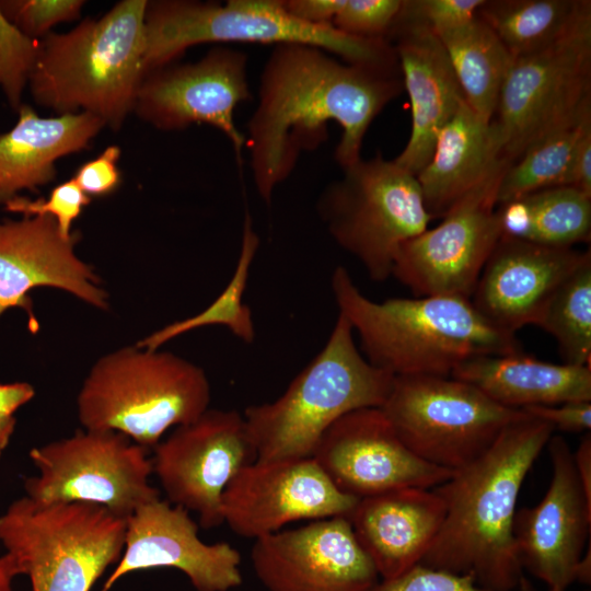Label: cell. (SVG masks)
I'll list each match as a JSON object with an SVG mask.
<instances>
[{"instance_id": "10", "label": "cell", "mask_w": 591, "mask_h": 591, "mask_svg": "<svg viewBox=\"0 0 591 591\" xmlns=\"http://www.w3.org/2000/svg\"><path fill=\"white\" fill-rule=\"evenodd\" d=\"M591 111V1L549 46L514 58L493 123L510 164Z\"/></svg>"}, {"instance_id": "32", "label": "cell", "mask_w": 591, "mask_h": 591, "mask_svg": "<svg viewBox=\"0 0 591 591\" xmlns=\"http://www.w3.org/2000/svg\"><path fill=\"white\" fill-rule=\"evenodd\" d=\"M536 325L556 339L565 363L591 366V257L556 289Z\"/></svg>"}, {"instance_id": "37", "label": "cell", "mask_w": 591, "mask_h": 591, "mask_svg": "<svg viewBox=\"0 0 591 591\" xmlns=\"http://www.w3.org/2000/svg\"><path fill=\"white\" fill-rule=\"evenodd\" d=\"M90 202L91 198L70 178L54 187L47 200L43 198L30 200L18 196L9 201L5 208L12 212L23 213V216H50L58 223L61 233L68 237L72 234L73 221Z\"/></svg>"}, {"instance_id": "40", "label": "cell", "mask_w": 591, "mask_h": 591, "mask_svg": "<svg viewBox=\"0 0 591 591\" xmlns=\"http://www.w3.org/2000/svg\"><path fill=\"white\" fill-rule=\"evenodd\" d=\"M120 154L118 146L106 147L96 158L83 163L71 177L72 181L90 198L111 195L121 182L118 167Z\"/></svg>"}, {"instance_id": "30", "label": "cell", "mask_w": 591, "mask_h": 591, "mask_svg": "<svg viewBox=\"0 0 591 591\" xmlns=\"http://www.w3.org/2000/svg\"><path fill=\"white\" fill-rule=\"evenodd\" d=\"M259 237L254 230L252 217L246 213L243 222L241 248L235 270L219 297L201 312L185 320L173 322L139 340L136 346L159 349L162 345L190 331L212 325L227 327L236 338L251 344L255 338V326L251 309L244 304L252 264L259 247Z\"/></svg>"}, {"instance_id": "25", "label": "cell", "mask_w": 591, "mask_h": 591, "mask_svg": "<svg viewBox=\"0 0 591 591\" xmlns=\"http://www.w3.org/2000/svg\"><path fill=\"white\" fill-rule=\"evenodd\" d=\"M18 120L0 134V204L54 181L58 159L86 149L105 127L89 113L42 117L22 104Z\"/></svg>"}, {"instance_id": "33", "label": "cell", "mask_w": 591, "mask_h": 591, "mask_svg": "<svg viewBox=\"0 0 591 591\" xmlns=\"http://www.w3.org/2000/svg\"><path fill=\"white\" fill-rule=\"evenodd\" d=\"M531 216L529 242L573 247L591 236V197L571 186H556L522 196Z\"/></svg>"}, {"instance_id": "5", "label": "cell", "mask_w": 591, "mask_h": 591, "mask_svg": "<svg viewBox=\"0 0 591 591\" xmlns=\"http://www.w3.org/2000/svg\"><path fill=\"white\" fill-rule=\"evenodd\" d=\"M144 74L174 62L188 48L207 43L303 44L320 47L339 59L384 69L399 67L386 38L346 34L333 25L305 23L283 0L148 1L143 21Z\"/></svg>"}, {"instance_id": "29", "label": "cell", "mask_w": 591, "mask_h": 591, "mask_svg": "<svg viewBox=\"0 0 591 591\" xmlns=\"http://www.w3.org/2000/svg\"><path fill=\"white\" fill-rule=\"evenodd\" d=\"M587 0H484L477 15L513 58L538 51L573 23Z\"/></svg>"}, {"instance_id": "28", "label": "cell", "mask_w": 591, "mask_h": 591, "mask_svg": "<svg viewBox=\"0 0 591 591\" xmlns=\"http://www.w3.org/2000/svg\"><path fill=\"white\" fill-rule=\"evenodd\" d=\"M450 59L466 104L491 121L514 58L478 16L437 35Z\"/></svg>"}, {"instance_id": "46", "label": "cell", "mask_w": 591, "mask_h": 591, "mask_svg": "<svg viewBox=\"0 0 591 591\" xmlns=\"http://www.w3.org/2000/svg\"><path fill=\"white\" fill-rule=\"evenodd\" d=\"M20 576L12 557L4 553L0 556V591H13V581Z\"/></svg>"}, {"instance_id": "24", "label": "cell", "mask_w": 591, "mask_h": 591, "mask_svg": "<svg viewBox=\"0 0 591 591\" xmlns=\"http://www.w3.org/2000/svg\"><path fill=\"white\" fill-rule=\"evenodd\" d=\"M444 515L433 489L402 488L359 499L348 519L380 579L386 580L420 564Z\"/></svg>"}, {"instance_id": "7", "label": "cell", "mask_w": 591, "mask_h": 591, "mask_svg": "<svg viewBox=\"0 0 591 591\" xmlns=\"http://www.w3.org/2000/svg\"><path fill=\"white\" fill-rule=\"evenodd\" d=\"M210 398L200 367L173 352L135 345L95 361L77 407L83 429L117 431L149 450L169 429L202 415Z\"/></svg>"}, {"instance_id": "34", "label": "cell", "mask_w": 591, "mask_h": 591, "mask_svg": "<svg viewBox=\"0 0 591 591\" xmlns=\"http://www.w3.org/2000/svg\"><path fill=\"white\" fill-rule=\"evenodd\" d=\"M39 53V40L16 28L0 10V90L10 107L20 108Z\"/></svg>"}, {"instance_id": "20", "label": "cell", "mask_w": 591, "mask_h": 591, "mask_svg": "<svg viewBox=\"0 0 591 591\" xmlns=\"http://www.w3.org/2000/svg\"><path fill=\"white\" fill-rule=\"evenodd\" d=\"M123 554L101 591L123 576L152 568L182 571L197 591H229L241 586V555L225 542L208 544L188 510L154 499L126 519Z\"/></svg>"}, {"instance_id": "39", "label": "cell", "mask_w": 591, "mask_h": 591, "mask_svg": "<svg viewBox=\"0 0 591 591\" xmlns=\"http://www.w3.org/2000/svg\"><path fill=\"white\" fill-rule=\"evenodd\" d=\"M483 3L484 0H403L398 15L439 35L473 20Z\"/></svg>"}, {"instance_id": "38", "label": "cell", "mask_w": 591, "mask_h": 591, "mask_svg": "<svg viewBox=\"0 0 591 591\" xmlns=\"http://www.w3.org/2000/svg\"><path fill=\"white\" fill-rule=\"evenodd\" d=\"M370 591H490L477 584L466 575H457L424 565H416L404 573L392 578L380 579ZM515 591H536L528 582Z\"/></svg>"}, {"instance_id": "41", "label": "cell", "mask_w": 591, "mask_h": 591, "mask_svg": "<svg viewBox=\"0 0 591 591\" xmlns=\"http://www.w3.org/2000/svg\"><path fill=\"white\" fill-rule=\"evenodd\" d=\"M529 416L543 420L554 430L589 432L591 429V402H568L553 406H531L521 409Z\"/></svg>"}, {"instance_id": "6", "label": "cell", "mask_w": 591, "mask_h": 591, "mask_svg": "<svg viewBox=\"0 0 591 591\" xmlns=\"http://www.w3.org/2000/svg\"><path fill=\"white\" fill-rule=\"evenodd\" d=\"M393 380L359 351L351 325L338 313L323 349L286 391L244 410L256 460L311 457L339 418L360 408L381 407Z\"/></svg>"}, {"instance_id": "43", "label": "cell", "mask_w": 591, "mask_h": 591, "mask_svg": "<svg viewBox=\"0 0 591 591\" xmlns=\"http://www.w3.org/2000/svg\"><path fill=\"white\" fill-rule=\"evenodd\" d=\"M569 186L591 197V129L583 135L575 152Z\"/></svg>"}, {"instance_id": "8", "label": "cell", "mask_w": 591, "mask_h": 591, "mask_svg": "<svg viewBox=\"0 0 591 591\" xmlns=\"http://www.w3.org/2000/svg\"><path fill=\"white\" fill-rule=\"evenodd\" d=\"M126 525L100 505L23 496L0 514V543L32 591H90L118 563Z\"/></svg>"}, {"instance_id": "1", "label": "cell", "mask_w": 591, "mask_h": 591, "mask_svg": "<svg viewBox=\"0 0 591 591\" xmlns=\"http://www.w3.org/2000/svg\"><path fill=\"white\" fill-rule=\"evenodd\" d=\"M403 89L401 69L346 62L311 45L274 46L244 134L259 198L270 205L302 153L327 140L328 123L343 130L335 150L338 165L360 160L371 123Z\"/></svg>"}, {"instance_id": "42", "label": "cell", "mask_w": 591, "mask_h": 591, "mask_svg": "<svg viewBox=\"0 0 591 591\" xmlns=\"http://www.w3.org/2000/svg\"><path fill=\"white\" fill-rule=\"evenodd\" d=\"M289 13L313 25H332L344 0H283Z\"/></svg>"}, {"instance_id": "22", "label": "cell", "mask_w": 591, "mask_h": 591, "mask_svg": "<svg viewBox=\"0 0 591 591\" xmlns=\"http://www.w3.org/2000/svg\"><path fill=\"white\" fill-rule=\"evenodd\" d=\"M591 252L500 237L470 298L493 325L515 334L536 325L556 289Z\"/></svg>"}, {"instance_id": "3", "label": "cell", "mask_w": 591, "mask_h": 591, "mask_svg": "<svg viewBox=\"0 0 591 591\" xmlns=\"http://www.w3.org/2000/svg\"><path fill=\"white\" fill-rule=\"evenodd\" d=\"M331 287L338 313L359 336L364 358L393 376H450L472 358L522 352L517 335L489 323L468 298L376 302L359 290L343 266L334 270Z\"/></svg>"}, {"instance_id": "23", "label": "cell", "mask_w": 591, "mask_h": 591, "mask_svg": "<svg viewBox=\"0 0 591 591\" xmlns=\"http://www.w3.org/2000/svg\"><path fill=\"white\" fill-rule=\"evenodd\" d=\"M386 39L395 48L412 106V130L394 161L415 176L431 158L442 127L466 103L440 38L427 26L396 16Z\"/></svg>"}, {"instance_id": "45", "label": "cell", "mask_w": 591, "mask_h": 591, "mask_svg": "<svg viewBox=\"0 0 591 591\" xmlns=\"http://www.w3.org/2000/svg\"><path fill=\"white\" fill-rule=\"evenodd\" d=\"M577 475L582 486L584 496L591 502V434L588 432L580 441L579 447L572 453Z\"/></svg>"}, {"instance_id": "11", "label": "cell", "mask_w": 591, "mask_h": 591, "mask_svg": "<svg viewBox=\"0 0 591 591\" xmlns=\"http://www.w3.org/2000/svg\"><path fill=\"white\" fill-rule=\"evenodd\" d=\"M419 459L457 471L480 456L501 431L526 414L505 407L452 376H394L380 407Z\"/></svg>"}, {"instance_id": "49", "label": "cell", "mask_w": 591, "mask_h": 591, "mask_svg": "<svg viewBox=\"0 0 591 591\" xmlns=\"http://www.w3.org/2000/svg\"><path fill=\"white\" fill-rule=\"evenodd\" d=\"M548 591H565V590H560V589H548Z\"/></svg>"}, {"instance_id": "19", "label": "cell", "mask_w": 591, "mask_h": 591, "mask_svg": "<svg viewBox=\"0 0 591 591\" xmlns=\"http://www.w3.org/2000/svg\"><path fill=\"white\" fill-rule=\"evenodd\" d=\"M552 478L543 499L517 510L513 536L523 569L565 590L576 581L591 524V502L584 496L566 440L552 436L547 444Z\"/></svg>"}, {"instance_id": "17", "label": "cell", "mask_w": 591, "mask_h": 591, "mask_svg": "<svg viewBox=\"0 0 591 591\" xmlns=\"http://www.w3.org/2000/svg\"><path fill=\"white\" fill-rule=\"evenodd\" d=\"M312 457L339 491L357 499L402 488L432 489L453 474L414 454L380 407L339 418Z\"/></svg>"}, {"instance_id": "13", "label": "cell", "mask_w": 591, "mask_h": 591, "mask_svg": "<svg viewBox=\"0 0 591 591\" xmlns=\"http://www.w3.org/2000/svg\"><path fill=\"white\" fill-rule=\"evenodd\" d=\"M510 163L501 159L434 228L406 241L392 275L417 297L471 298L479 275L501 237L497 193Z\"/></svg>"}, {"instance_id": "48", "label": "cell", "mask_w": 591, "mask_h": 591, "mask_svg": "<svg viewBox=\"0 0 591 591\" xmlns=\"http://www.w3.org/2000/svg\"><path fill=\"white\" fill-rule=\"evenodd\" d=\"M15 428V418H9L3 421H0V454L10 442V439L14 432Z\"/></svg>"}, {"instance_id": "50", "label": "cell", "mask_w": 591, "mask_h": 591, "mask_svg": "<svg viewBox=\"0 0 591 591\" xmlns=\"http://www.w3.org/2000/svg\"><path fill=\"white\" fill-rule=\"evenodd\" d=\"M1 455H2V454H0V456H1Z\"/></svg>"}, {"instance_id": "9", "label": "cell", "mask_w": 591, "mask_h": 591, "mask_svg": "<svg viewBox=\"0 0 591 591\" xmlns=\"http://www.w3.org/2000/svg\"><path fill=\"white\" fill-rule=\"evenodd\" d=\"M316 209L332 239L374 281L392 275L402 244L431 220L417 177L381 154L343 169L322 190Z\"/></svg>"}, {"instance_id": "12", "label": "cell", "mask_w": 591, "mask_h": 591, "mask_svg": "<svg viewBox=\"0 0 591 591\" xmlns=\"http://www.w3.org/2000/svg\"><path fill=\"white\" fill-rule=\"evenodd\" d=\"M148 452L117 431L78 430L30 451L38 474L24 480L25 496L39 503L100 505L127 519L160 498L149 482Z\"/></svg>"}, {"instance_id": "16", "label": "cell", "mask_w": 591, "mask_h": 591, "mask_svg": "<svg viewBox=\"0 0 591 591\" xmlns=\"http://www.w3.org/2000/svg\"><path fill=\"white\" fill-rule=\"evenodd\" d=\"M359 499L339 491L314 459L255 460L222 496L223 523L247 538L300 520L349 518Z\"/></svg>"}, {"instance_id": "2", "label": "cell", "mask_w": 591, "mask_h": 591, "mask_svg": "<svg viewBox=\"0 0 591 591\" xmlns=\"http://www.w3.org/2000/svg\"><path fill=\"white\" fill-rule=\"evenodd\" d=\"M553 432L549 424L526 414L480 456L432 488L445 515L420 565L470 576L490 591L519 590L526 579L513 536L517 501Z\"/></svg>"}, {"instance_id": "44", "label": "cell", "mask_w": 591, "mask_h": 591, "mask_svg": "<svg viewBox=\"0 0 591 591\" xmlns=\"http://www.w3.org/2000/svg\"><path fill=\"white\" fill-rule=\"evenodd\" d=\"M34 395V387L26 382L0 384V421L12 418L13 414Z\"/></svg>"}, {"instance_id": "15", "label": "cell", "mask_w": 591, "mask_h": 591, "mask_svg": "<svg viewBox=\"0 0 591 591\" xmlns=\"http://www.w3.org/2000/svg\"><path fill=\"white\" fill-rule=\"evenodd\" d=\"M251 99L247 55L218 45L196 62H172L146 73L134 113L164 131L207 124L228 138L240 161L246 140L234 114L240 104Z\"/></svg>"}, {"instance_id": "14", "label": "cell", "mask_w": 591, "mask_h": 591, "mask_svg": "<svg viewBox=\"0 0 591 591\" xmlns=\"http://www.w3.org/2000/svg\"><path fill=\"white\" fill-rule=\"evenodd\" d=\"M152 450V470L166 500L196 512L205 529L223 523L224 490L257 459L243 414L234 409L208 408Z\"/></svg>"}, {"instance_id": "36", "label": "cell", "mask_w": 591, "mask_h": 591, "mask_svg": "<svg viewBox=\"0 0 591 591\" xmlns=\"http://www.w3.org/2000/svg\"><path fill=\"white\" fill-rule=\"evenodd\" d=\"M403 0H344L332 25L358 37L386 38Z\"/></svg>"}, {"instance_id": "47", "label": "cell", "mask_w": 591, "mask_h": 591, "mask_svg": "<svg viewBox=\"0 0 591 591\" xmlns=\"http://www.w3.org/2000/svg\"><path fill=\"white\" fill-rule=\"evenodd\" d=\"M590 546L588 551L584 552L578 563L576 571V581H579L584 584H590L591 579V556H590Z\"/></svg>"}, {"instance_id": "35", "label": "cell", "mask_w": 591, "mask_h": 591, "mask_svg": "<svg viewBox=\"0 0 591 591\" xmlns=\"http://www.w3.org/2000/svg\"><path fill=\"white\" fill-rule=\"evenodd\" d=\"M82 0H4L3 15L23 34L42 39L60 23L76 21L84 7Z\"/></svg>"}, {"instance_id": "18", "label": "cell", "mask_w": 591, "mask_h": 591, "mask_svg": "<svg viewBox=\"0 0 591 591\" xmlns=\"http://www.w3.org/2000/svg\"><path fill=\"white\" fill-rule=\"evenodd\" d=\"M251 560L268 591H370L380 580L346 517L256 538Z\"/></svg>"}, {"instance_id": "26", "label": "cell", "mask_w": 591, "mask_h": 591, "mask_svg": "<svg viewBox=\"0 0 591 591\" xmlns=\"http://www.w3.org/2000/svg\"><path fill=\"white\" fill-rule=\"evenodd\" d=\"M499 132L466 103L442 127L416 175L431 219L442 218L502 159Z\"/></svg>"}, {"instance_id": "31", "label": "cell", "mask_w": 591, "mask_h": 591, "mask_svg": "<svg viewBox=\"0 0 591 591\" xmlns=\"http://www.w3.org/2000/svg\"><path fill=\"white\" fill-rule=\"evenodd\" d=\"M589 129L591 111L526 150L503 172L497 204L549 187L569 186L575 152Z\"/></svg>"}, {"instance_id": "27", "label": "cell", "mask_w": 591, "mask_h": 591, "mask_svg": "<svg viewBox=\"0 0 591 591\" xmlns=\"http://www.w3.org/2000/svg\"><path fill=\"white\" fill-rule=\"evenodd\" d=\"M450 376L512 409L591 402V366L545 362L523 351L472 358Z\"/></svg>"}, {"instance_id": "4", "label": "cell", "mask_w": 591, "mask_h": 591, "mask_svg": "<svg viewBox=\"0 0 591 591\" xmlns=\"http://www.w3.org/2000/svg\"><path fill=\"white\" fill-rule=\"evenodd\" d=\"M147 0H123L100 19L39 39L28 80L37 105L58 115L89 113L118 130L134 112L144 76Z\"/></svg>"}, {"instance_id": "21", "label": "cell", "mask_w": 591, "mask_h": 591, "mask_svg": "<svg viewBox=\"0 0 591 591\" xmlns=\"http://www.w3.org/2000/svg\"><path fill=\"white\" fill-rule=\"evenodd\" d=\"M79 233L65 236L47 215L24 216L0 222V316L10 308L26 311L33 331L38 328L28 292L37 287L67 291L88 304L108 309L107 293L93 268L81 260L74 246Z\"/></svg>"}]
</instances>
